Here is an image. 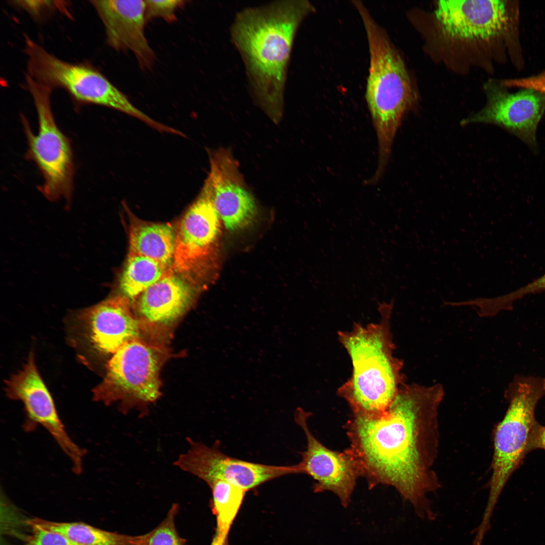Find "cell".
I'll use <instances>...</instances> for the list:
<instances>
[{
  "label": "cell",
  "instance_id": "cell-1",
  "mask_svg": "<svg viewBox=\"0 0 545 545\" xmlns=\"http://www.w3.org/2000/svg\"><path fill=\"white\" fill-rule=\"evenodd\" d=\"M442 386L403 384L388 411L378 417L352 415L345 425L360 476L369 489L394 487L419 517L435 520L426 498L440 486L431 470L438 445Z\"/></svg>",
  "mask_w": 545,
  "mask_h": 545
},
{
  "label": "cell",
  "instance_id": "cell-2",
  "mask_svg": "<svg viewBox=\"0 0 545 545\" xmlns=\"http://www.w3.org/2000/svg\"><path fill=\"white\" fill-rule=\"evenodd\" d=\"M306 0H285L244 8L230 28L243 60L251 94L275 123L282 118L287 70L303 20L315 12Z\"/></svg>",
  "mask_w": 545,
  "mask_h": 545
},
{
  "label": "cell",
  "instance_id": "cell-3",
  "mask_svg": "<svg viewBox=\"0 0 545 545\" xmlns=\"http://www.w3.org/2000/svg\"><path fill=\"white\" fill-rule=\"evenodd\" d=\"M393 304V301L379 304L378 322L355 323L351 331L338 333L351 360L352 370L337 394L347 402L353 415H383L404 383L403 362L393 355L390 325Z\"/></svg>",
  "mask_w": 545,
  "mask_h": 545
},
{
  "label": "cell",
  "instance_id": "cell-4",
  "mask_svg": "<svg viewBox=\"0 0 545 545\" xmlns=\"http://www.w3.org/2000/svg\"><path fill=\"white\" fill-rule=\"evenodd\" d=\"M364 24L370 64L365 98L378 142L376 172L384 173L402 120L413 104L411 81L402 59L387 33L360 1H352Z\"/></svg>",
  "mask_w": 545,
  "mask_h": 545
},
{
  "label": "cell",
  "instance_id": "cell-5",
  "mask_svg": "<svg viewBox=\"0 0 545 545\" xmlns=\"http://www.w3.org/2000/svg\"><path fill=\"white\" fill-rule=\"evenodd\" d=\"M545 394L543 378L517 376L509 385V404L494 435L492 475L484 513L492 515L499 497L512 473L528 451L530 437L536 422L534 410Z\"/></svg>",
  "mask_w": 545,
  "mask_h": 545
},
{
  "label": "cell",
  "instance_id": "cell-6",
  "mask_svg": "<svg viewBox=\"0 0 545 545\" xmlns=\"http://www.w3.org/2000/svg\"><path fill=\"white\" fill-rule=\"evenodd\" d=\"M27 74L51 89L60 87L77 101L106 106L136 118L154 128L158 122L141 111L103 74L88 66L69 63L25 37Z\"/></svg>",
  "mask_w": 545,
  "mask_h": 545
},
{
  "label": "cell",
  "instance_id": "cell-7",
  "mask_svg": "<svg viewBox=\"0 0 545 545\" xmlns=\"http://www.w3.org/2000/svg\"><path fill=\"white\" fill-rule=\"evenodd\" d=\"M160 360L157 352L137 340L118 350L108 361L103 380L93 390V399L119 403L124 414L138 410L141 417L160 396Z\"/></svg>",
  "mask_w": 545,
  "mask_h": 545
},
{
  "label": "cell",
  "instance_id": "cell-8",
  "mask_svg": "<svg viewBox=\"0 0 545 545\" xmlns=\"http://www.w3.org/2000/svg\"><path fill=\"white\" fill-rule=\"evenodd\" d=\"M27 88L37 112L39 130L37 135L22 118L28 145V155L39 169L44 181L40 191L49 200H69L73 191L74 165L71 144L58 128L52 112V89L26 75Z\"/></svg>",
  "mask_w": 545,
  "mask_h": 545
},
{
  "label": "cell",
  "instance_id": "cell-9",
  "mask_svg": "<svg viewBox=\"0 0 545 545\" xmlns=\"http://www.w3.org/2000/svg\"><path fill=\"white\" fill-rule=\"evenodd\" d=\"M510 2L440 1L434 16L441 33L463 42H490L507 36L517 16Z\"/></svg>",
  "mask_w": 545,
  "mask_h": 545
},
{
  "label": "cell",
  "instance_id": "cell-10",
  "mask_svg": "<svg viewBox=\"0 0 545 545\" xmlns=\"http://www.w3.org/2000/svg\"><path fill=\"white\" fill-rule=\"evenodd\" d=\"M188 448L174 462L175 466L205 483L221 479L233 483L246 492L273 479L298 473L297 465L276 466L253 463L228 456L219 444L209 447L187 438Z\"/></svg>",
  "mask_w": 545,
  "mask_h": 545
},
{
  "label": "cell",
  "instance_id": "cell-11",
  "mask_svg": "<svg viewBox=\"0 0 545 545\" xmlns=\"http://www.w3.org/2000/svg\"><path fill=\"white\" fill-rule=\"evenodd\" d=\"M219 230L220 218L205 180L176 230L173 270L191 284H197L206 267Z\"/></svg>",
  "mask_w": 545,
  "mask_h": 545
},
{
  "label": "cell",
  "instance_id": "cell-12",
  "mask_svg": "<svg viewBox=\"0 0 545 545\" xmlns=\"http://www.w3.org/2000/svg\"><path fill=\"white\" fill-rule=\"evenodd\" d=\"M5 391L10 399L23 403L28 423L44 427L68 456L73 471L80 474L84 450L67 433L52 396L38 372L32 352L22 369L6 382Z\"/></svg>",
  "mask_w": 545,
  "mask_h": 545
},
{
  "label": "cell",
  "instance_id": "cell-13",
  "mask_svg": "<svg viewBox=\"0 0 545 545\" xmlns=\"http://www.w3.org/2000/svg\"><path fill=\"white\" fill-rule=\"evenodd\" d=\"M485 106L462 120L461 124H495L536 149V129L545 111V93L529 88L510 92L501 83L493 82L485 85Z\"/></svg>",
  "mask_w": 545,
  "mask_h": 545
},
{
  "label": "cell",
  "instance_id": "cell-14",
  "mask_svg": "<svg viewBox=\"0 0 545 545\" xmlns=\"http://www.w3.org/2000/svg\"><path fill=\"white\" fill-rule=\"evenodd\" d=\"M311 414L301 408L295 413V420L303 430L307 442L306 450L300 453L302 460L297 464L299 473L306 474L316 481L314 493L331 492L346 508L360 476L358 464L348 449L341 452L330 450L315 438L308 425Z\"/></svg>",
  "mask_w": 545,
  "mask_h": 545
},
{
  "label": "cell",
  "instance_id": "cell-15",
  "mask_svg": "<svg viewBox=\"0 0 545 545\" xmlns=\"http://www.w3.org/2000/svg\"><path fill=\"white\" fill-rule=\"evenodd\" d=\"M210 166L206 180L220 219L230 231L250 226L257 215V206L232 154L225 149L215 151L210 154Z\"/></svg>",
  "mask_w": 545,
  "mask_h": 545
},
{
  "label": "cell",
  "instance_id": "cell-16",
  "mask_svg": "<svg viewBox=\"0 0 545 545\" xmlns=\"http://www.w3.org/2000/svg\"><path fill=\"white\" fill-rule=\"evenodd\" d=\"M90 3L103 24L108 44L116 50L132 52L142 69L151 68L156 57L145 33V1L101 0Z\"/></svg>",
  "mask_w": 545,
  "mask_h": 545
},
{
  "label": "cell",
  "instance_id": "cell-17",
  "mask_svg": "<svg viewBox=\"0 0 545 545\" xmlns=\"http://www.w3.org/2000/svg\"><path fill=\"white\" fill-rule=\"evenodd\" d=\"M127 299L111 298L81 312L89 341L97 351L113 354L125 344L137 340L139 323Z\"/></svg>",
  "mask_w": 545,
  "mask_h": 545
},
{
  "label": "cell",
  "instance_id": "cell-18",
  "mask_svg": "<svg viewBox=\"0 0 545 545\" xmlns=\"http://www.w3.org/2000/svg\"><path fill=\"white\" fill-rule=\"evenodd\" d=\"M195 296L193 285L168 270L139 295L137 311L141 317L149 323L170 324L186 313Z\"/></svg>",
  "mask_w": 545,
  "mask_h": 545
},
{
  "label": "cell",
  "instance_id": "cell-19",
  "mask_svg": "<svg viewBox=\"0 0 545 545\" xmlns=\"http://www.w3.org/2000/svg\"><path fill=\"white\" fill-rule=\"evenodd\" d=\"M176 230L170 224L137 222L130 227L129 254L154 260L167 269L173 266Z\"/></svg>",
  "mask_w": 545,
  "mask_h": 545
},
{
  "label": "cell",
  "instance_id": "cell-20",
  "mask_svg": "<svg viewBox=\"0 0 545 545\" xmlns=\"http://www.w3.org/2000/svg\"><path fill=\"white\" fill-rule=\"evenodd\" d=\"M27 523L59 532L78 545H135V536L107 531L82 522H58L35 518Z\"/></svg>",
  "mask_w": 545,
  "mask_h": 545
},
{
  "label": "cell",
  "instance_id": "cell-21",
  "mask_svg": "<svg viewBox=\"0 0 545 545\" xmlns=\"http://www.w3.org/2000/svg\"><path fill=\"white\" fill-rule=\"evenodd\" d=\"M167 270L154 260L129 254L119 278V289L124 297L134 299L157 281Z\"/></svg>",
  "mask_w": 545,
  "mask_h": 545
},
{
  "label": "cell",
  "instance_id": "cell-22",
  "mask_svg": "<svg viewBox=\"0 0 545 545\" xmlns=\"http://www.w3.org/2000/svg\"><path fill=\"white\" fill-rule=\"evenodd\" d=\"M206 483L211 490L213 510L216 516L217 529L215 535L226 539L246 491L221 479L211 480Z\"/></svg>",
  "mask_w": 545,
  "mask_h": 545
},
{
  "label": "cell",
  "instance_id": "cell-23",
  "mask_svg": "<svg viewBox=\"0 0 545 545\" xmlns=\"http://www.w3.org/2000/svg\"><path fill=\"white\" fill-rule=\"evenodd\" d=\"M178 505H172L164 520L150 532L135 536V545H184L176 528L175 519Z\"/></svg>",
  "mask_w": 545,
  "mask_h": 545
},
{
  "label": "cell",
  "instance_id": "cell-24",
  "mask_svg": "<svg viewBox=\"0 0 545 545\" xmlns=\"http://www.w3.org/2000/svg\"><path fill=\"white\" fill-rule=\"evenodd\" d=\"M145 2L146 21L161 18L168 23L177 20L176 12L185 6L183 0H147Z\"/></svg>",
  "mask_w": 545,
  "mask_h": 545
},
{
  "label": "cell",
  "instance_id": "cell-25",
  "mask_svg": "<svg viewBox=\"0 0 545 545\" xmlns=\"http://www.w3.org/2000/svg\"><path fill=\"white\" fill-rule=\"evenodd\" d=\"M30 526L31 534L23 545H78L59 532Z\"/></svg>",
  "mask_w": 545,
  "mask_h": 545
},
{
  "label": "cell",
  "instance_id": "cell-26",
  "mask_svg": "<svg viewBox=\"0 0 545 545\" xmlns=\"http://www.w3.org/2000/svg\"><path fill=\"white\" fill-rule=\"evenodd\" d=\"M15 5L35 18H40L44 15L60 10L65 12L66 5L64 1H19L12 2Z\"/></svg>",
  "mask_w": 545,
  "mask_h": 545
},
{
  "label": "cell",
  "instance_id": "cell-27",
  "mask_svg": "<svg viewBox=\"0 0 545 545\" xmlns=\"http://www.w3.org/2000/svg\"><path fill=\"white\" fill-rule=\"evenodd\" d=\"M545 291V274L525 286L506 295L501 296L500 300L502 306L507 310L512 309L514 302L530 294Z\"/></svg>",
  "mask_w": 545,
  "mask_h": 545
},
{
  "label": "cell",
  "instance_id": "cell-28",
  "mask_svg": "<svg viewBox=\"0 0 545 545\" xmlns=\"http://www.w3.org/2000/svg\"><path fill=\"white\" fill-rule=\"evenodd\" d=\"M503 84L507 87L529 88L545 93V71L531 76L505 80Z\"/></svg>",
  "mask_w": 545,
  "mask_h": 545
},
{
  "label": "cell",
  "instance_id": "cell-29",
  "mask_svg": "<svg viewBox=\"0 0 545 545\" xmlns=\"http://www.w3.org/2000/svg\"><path fill=\"white\" fill-rule=\"evenodd\" d=\"M538 448L545 450V426L536 423L530 437L528 451Z\"/></svg>",
  "mask_w": 545,
  "mask_h": 545
},
{
  "label": "cell",
  "instance_id": "cell-30",
  "mask_svg": "<svg viewBox=\"0 0 545 545\" xmlns=\"http://www.w3.org/2000/svg\"><path fill=\"white\" fill-rule=\"evenodd\" d=\"M211 545H228L226 539H222L214 536Z\"/></svg>",
  "mask_w": 545,
  "mask_h": 545
},
{
  "label": "cell",
  "instance_id": "cell-31",
  "mask_svg": "<svg viewBox=\"0 0 545 545\" xmlns=\"http://www.w3.org/2000/svg\"><path fill=\"white\" fill-rule=\"evenodd\" d=\"M543 382H544V386H545V378H543Z\"/></svg>",
  "mask_w": 545,
  "mask_h": 545
},
{
  "label": "cell",
  "instance_id": "cell-32",
  "mask_svg": "<svg viewBox=\"0 0 545 545\" xmlns=\"http://www.w3.org/2000/svg\"><path fill=\"white\" fill-rule=\"evenodd\" d=\"M475 531H476V530H475ZM478 534H479V533H478ZM481 535H482V534H481ZM484 535H485V534H484Z\"/></svg>",
  "mask_w": 545,
  "mask_h": 545
}]
</instances>
